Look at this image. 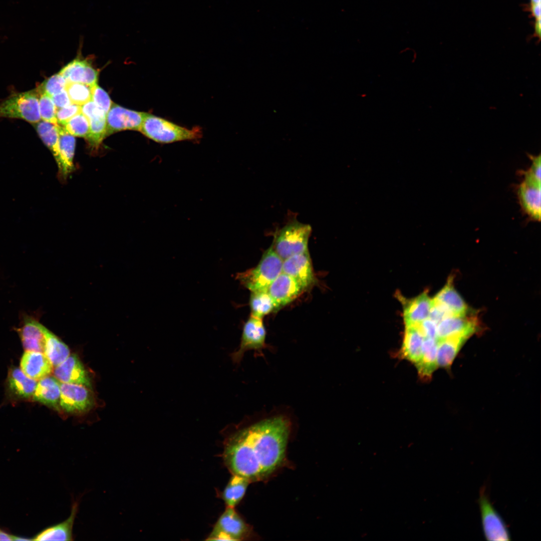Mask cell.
I'll return each mask as SVG.
<instances>
[{
	"label": "cell",
	"mask_w": 541,
	"mask_h": 541,
	"mask_svg": "<svg viewBox=\"0 0 541 541\" xmlns=\"http://www.w3.org/2000/svg\"><path fill=\"white\" fill-rule=\"evenodd\" d=\"M478 504L484 535L489 541H508L510 534L504 520L492 504L486 485L480 489Z\"/></svg>",
	"instance_id": "obj_6"
},
{
	"label": "cell",
	"mask_w": 541,
	"mask_h": 541,
	"mask_svg": "<svg viewBox=\"0 0 541 541\" xmlns=\"http://www.w3.org/2000/svg\"><path fill=\"white\" fill-rule=\"evenodd\" d=\"M252 530L235 510L226 507L215 523L206 540H242L251 537Z\"/></svg>",
	"instance_id": "obj_7"
},
{
	"label": "cell",
	"mask_w": 541,
	"mask_h": 541,
	"mask_svg": "<svg viewBox=\"0 0 541 541\" xmlns=\"http://www.w3.org/2000/svg\"><path fill=\"white\" fill-rule=\"evenodd\" d=\"M38 92L41 119L43 121L58 125L56 118L57 108L51 96L46 93Z\"/></svg>",
	"instance_id": "obj_35"
},
{
	"label": "cell",
	"mask_w": 541,
	"mask_h": 541,
	"mask_svg": "<svg viewBox=\"0 0 541 541\" xmlns=\"http://www.w3.org/2000/svg\"><path fill=\"white\" fill-rule=\"evenodd\" d=\"M91 100L107 115L113 103L108 93L96 83L91 87Z\"/></svg>",
	"instance_id": "obj_37"
},
{
	"label": "cell",
	"mask_w": 541,
	"mask_h": 541,
	"mask_svg": "<svg viewBox=\"0 0 541 541\" xmlns=\"http://www.w3.org/2000/svg\"><path fill=\"white\" fill-rule=\"evenodd\" d=\"M21 368L27 376L39 380L49 375L53 367L44 353L26 351L21 359Z\"/></svg>",
	"instance_id": "obj_22"
},
{
	"label": "cell",
	"mask_w": 541,
	"mask_h": 541,
	"mask_svg": "<svg viewBox=\"0 0 541 541\" xmlns=\"http://www.w3.org/2000/svg\"><path fill=\"white\" fill-rule=\"evenodd\" d=\"M140 131L148 138L161 144L199 140L202 134L198 127L188 129L149 113L144 118Z\"/></svg>",
	"instance_id": "obj_2"
},
{
	"label": "cell",
	"mask_w": 541,
	"mask_h": 541,
	"mask_svg": "<svg viewBox=\"0 0 541 541\" xmlns=\"http://www.w3.org/2000/svg\"><path fill=\"white\" fill-rule=\"evenodd\" d=\"M65 90L72 104L82 106L92 99L91 87L84 84L67 82Z\"/></svg>",
	"instance_id": "obj_33"
},
{
	"label": "cell",
	"mask_w": 541,
	"mask_h": 541,
	"mask_svg": "<svg viewBox=\"0 0 541 541\" xmlns=\"http://www.w3.org/2000/svg\"><path fill=\"white\" fill-rule=\"evenodd\" d=\"M81 112V106L74 104L57 109L56 118L58 124L63 126L69 119Z\"/></svg>",
	"instance_id": "obj_38"
},
{
	"label": "cell",
	"mask_w": 541,
	"mask_h": 541,
	"mask_svg": "<svg viewBox=\"0 0 541 541\" xmlns=\"http://www.w3.org/2000/svg\"><path fill=\"white\" fill-rule=\"evenodd\" d=\"M53 374L61 383L81 384L91 388L88 373L75 354H70L64 361L56 366Z\"/></svg>",
	"instance_id": "obj_16"
},
{
	"label": "cell",
	"mask_w": 541,
	"mask_h": 541,
	"mask_svg": "<svg viewBox=\"0 0 541 541\" xmlns=\"http://www.w3.org/2000/svg\"><path fill=\"white\" fill-rule=\"evenodd\" d=\"M40 137L53 154L56 162L59 155L58 142L60 125L40 120L34 124Z\"/></svg>",
	"instance_id": "obj_31"
},
{
	"label": "cell",
	"mask_w": 541,
	"mask_h": 541,
	"mask_svg": "<svg viewBox=\"0 0 541 541\" xmlns=\"http://www.w3.org/2000/svg\"><path fill=\"white\" fill-rule=\"evenodd\" d=\"M48 331L32 318H26L24 325L19 331L26 351L44 353Z\"/></svg>",
	"instance_id": "obj_20"
},
{
	"label": "cell",
	"mask_w": 541,
	"mask_h": 541,
	"mask_svg": "<svg viewBox=\"0 0 541 541\" xmlns=\"http://www.w3.org/2000/svg\"><path fill=\"white\" fill-rule=\"evenodd\" d=\"M14 536L0 528V540H14Z\"/></svg>",
	"instance_id": "obj_44"
},
{
	"label": "cell",
	"mask_w": 541,
	"mask_h": 541,
	"mask_svg": "<svg viewBox=\"0 0 541 541\" xmlns=\"http://www.w3.org/2000/svg\"><path fill=\"white\" fill-rule=\"evenodd\" d=\"M68 347L52 332L48 331L44 354L53 367L64 361L70 355Z\"/></svg>",
	"instance_id": "obj_30"
},
{
	"label": "cell",
	"mask_w": 541,
	"mask_h": 541,
	"mask_svg": "<svg viewBox=\"0 0 541 541\" xmlns=\"http://www.w3.org/2000/svg\"><path fill=\"white\" fill-rule=\"evenodd\" d=\"M8 383L10 389L17 396L29 398L33 396L38 382L27 376L21 369L15 368L9 374Z\"/></svg>",
	"instance_id": "obj_28"
},
{
	"label": "cell",
	"mask_w": 541,
	"mask_h": 541,
	"mask_svg": "<svg viewBox=\"0 0 541 541\" xmlns=\"http://www.w3.org/2000/svg\"><path fill=\"white\" fill-rule=\"evenodd\" d=\"M57 108L60 109L72 104L65 89L62 92L51 96Z\"/></svg>",
	"instance_id": "obj_41"
},
{
	"label": "cell",
	"mask_w": 541,
	"mask_h": 541,
	"mask_svg": "<svg viewBox=\"0 0 541 541\" xmlns=\"http://www.w3.org/2000/svg\"><path fill=\"white\" fill-rule=\"evenodd\" d=\"M528 157L532 163L530 167L526 171L520 170L519 173L524 177L530 178L540 182V155L534 156L528 154Z\"/></svg>",
	"instance_id": "obj_39"
},
{
	"label": "cell",
	"mask_w": 541,
	"mask_h": 541,
	"mask_svg": "<svg viewBox=\"0 0 541 541\" xmlns=\"http://www.w3.org/2000/svg\"><path fill=\"white\" fill-rule=\"evenodd\" d=\"M81 112L89 122L90 132L86 139L92 150L97 149L106 137V114L91 100L81 106Z\"/></svg>",
	"instance_id": "obj_15"
},
{
	"label": "cell",
	"mask_w": 541,
	"mask_h": 541,
	"mask_svg": "<svg viewBox=\"0 0 541 541\" xmlns=\"http://www.w3.org/2000/svg\"><path fill=\"white\" fill-rule=\"evenodd\" d=\"M60 396V382L55 377L48 375L39 380L33 397L37 401L59 410Z\"/></svg>",
	"instance_id": "obj_24"
},
{
	"label": "cell",
	"mask_w": 541,
	"mask_h": 541,
	"mask_svg": "<svg viewBox=\"0 0 541 541\" xmlns=\"http://www.w3.org/2000/svg\"><path fill=\"white\" fill-rule=\"evenodd\" d=\"M437 340L424 338L420 360L415 364L421 378L429 379L437 368Z\"/></svg>",
	"instance_id": "obj_27"
},
{
	"label": "cell",
	"mask_w": 541,
	"mask_h": 541,
	"mask_svg": "<svg viewBox=\"0 0 541 541\" xmlns=\"http://www.w3.org/2000/svg\"><path fill=\"white\" fill-rule=\"evenodd\" d=\"M403 305V318L405 326L417 325L428 318L433 305V299L427 292L408 300H401Z\"/></svg>",
	"instance_id": "obj_21"
},
{
	"label": "cell",
	"mask_w": 541,
	"mask_h": 541,
	"mask_svg": "<svg viewBox=\"0 0 541 541\" xmlns=\"http://www.w3.org/2000/svg\"><path fill=\"white\" fill-rule=\"evenodd\" d=\"M266 331L262 319L250 316L244 325L241 342L237 351L232 354V359L239 362L244 353L253 350L256 356H263L262 350L267 347L265 343Z\"/></svg>",
	"instance_id": "obj_8"
},
{
	"label": "cell",
	"mask_w": 541,
	"mask_h": 541,
	"mask_svg": "<svg viewBox=\"0 0 541 541\" xmlns=\"http://www.w3.org/2000/svg\"><path fill=\"white\" fill-rule=\"evenodd\" d=\"M147 114L113 103L106 115V136L125 130L140 131Z\"/></svg>",
	"instance_id": "obj_10"
},
{
	"label": "cell",
	"mask_w": 541,
	"mask_h": 541,
	"mask_svg": "<svg viewBox=\"0 0 541 541\" xmlns=\"http://www.w3.org/2000/svg\"><path fill=\"white\" fill-rule=\"evenodd\" d=\"M60 407L65 412L80 414L92 408L94 400L87 387L60 382Z\"/></svg>",
	"instance_id": "obj_9"
},
{
	"label": "cell",
	"mask_w": 541,
	"mask_h": 541,
	"mask_svg": "<svg viewBox=\"0 0 541 541\" xmlns=\"http://www.w3.org/2000/svg\"><path fill=\"white\" fill-rule=\"evenodd\" d=\"M63 127L67 132L74 137H82L85 139L90 132L89 120L82 112L72 117Z\"/></svg>",
	"instance_id": "obj_34"
},
{
	"label": "cell",
	"mask_w": 541,
	"mask_h": 541,
	"mask_svg": "<svg viewBox=\"0 0 541 541\" xmlns=\"http://www.w3.org/2000/svg\"><path fill=\"white\" fill-rule=\"evenodd\" d=\"M79 499L73 501L71 513L66 520L59 523L45 528L32 538L33 540H74L73 533L75 519L79 510Z\"/></svg>",
	"instance_id": "obj_18"
},
{
	"label": "cell",
	"mask_w": 541,
	"mask_h": 541,
	"mask_svg": "<svg viewBox=\"0 0 541 541\" xmlns=\"http://www.w3.org/2000/svg\"><path fill=\"white\" fill-rule=\"evenodd\" d=\"M530 4H537L540 3V0H530Z\"/></svg>",
	"instance_id": "obj_45"
},
{
	"label": "cell",
	"mask_w": 541,
	"mask_h": 541,
	"mask_svg": "<svg viewBox=\"0 0 541 541\" xmlns=\"http://www.w3.org/2000/svg\"><path fill=\"white\" fill-rule=\"evenodd\" d=\"M0 117L17 118L35 124L41 120L37 89L15 94L0 104Z\"/></svg>",
	"instance_id": "obj_5"
},
{
	"label": "cell",
	"mask_w": 541,
	"mask_h": 541,
	"mask_svg": "<svg viewBox=\"0 0 541 541\" xmlns=\"http://www.w3.org/2000/svg\"><path fill=\"white\" fill-rule=\"evenodd\" d=\"M283 261L272 245L255 267L239 274L237 278L251 292L267 291L269 285L282 273Z\"/></svg>",
	"instance_id": "obj_3"
},
{
	"label": "cell",
	"mask_w": 541,
	"mask_h": 541,
	"mask_svg": "<svg viewBox=\"0 0 541 541\" xmlns=\"http://www.w3.org/2000/svg\"><path fill=\"white\" fill-rule=\"evenodd\" d=\"M250 482L246 478L232 474L221 497L227 507H235L242 500Z\"/></svg>",
	"instance_id": "obj_29"
},
{
	"label": "cell",
	"mask_w": 541,
	"mask_h": 541,
	"mask_svg": "<svg viewBox=\"0 0 541 541\" xmlns=\"http://www.w3.org/2000/svg\"><path fill=\"white\" fill-rule=\"evenodd\" d=\"M67 83L66 79L58 73L44 81L37 90L52 96L64 91Z\"/></svg>",
	"instance_id": "obj_36"
},
{
	"label": "cell",
	"mask_w": 541,
	"mask_h": 541,
	"mask_svg": "<svg viewBox=\"0 0 541 541\" xmlns=\"http://www.w3.org/2000/svg\"><path fill=\"white\" fill-rule=\"evenodd\" d=\"M479 323L475 317L451 316L437 324V340L462 335L469 338L478 330Z\"/></svg>",
	"instance_id": "obj_14"
},
{
	"label": "cell",
	"mask_w": 541,
	"mask_h": 541,
	"mask_svg": "<svg viewBox=\"0 0 541 541\" xmlns=\"http://www.w3.org/2000/svg\"><path fill=\"white\" fill-rule=\"evenodd\" d=\"M424 337L417 325L405 326L401 356L415 365L420 360Z\"/></svg>",
	"instance_id": "obj_25"
},
{
	"label": "cell",
	"mask_w": 541,
	"mask_h": 541,
	"mask_svg": "<svg viewBox=\"0 0 541 541\" xmlns=\"http://www.w3.org/2000/svg\"><path fill=\"white\" fill-rule=\"evenodd\" d=\"M303 290L294 279L282 273L269 285L267 292L274 302L275 311H277L295 300Z\"/></svg>",
	"instance_id": "obj_13"
},
{
	"label": "cell",
	"mask_w": 541,
	"mask_h": 541,
	"mask_svg": "<svg viewBox=\"0 0 541 541\" xmlns=\"http://www.w3.org/2000/svg\"><path fill=\"white\" fill-rule=\"evenodd\" d=\"M75 147V137L67 132L64 127L60 125L58 142L59 155L56 163L59 177L62 180H66L75 169L74 158Z\"/></svg>",
	"instance_id": "obj_17"
},
{
	"label": "cell",
	"mask_w": 541,
	"mask_h": 541,
	"mask_svg": "<svg viewBox=\"0 0 541 541\" xmlns=\"http://www.w3.org/2000/svg\"><path fill=\"white\" fill-rule=\"evenodd\" d=\"M540 21H541L540 18L538 19H535V22L534 23V25H533V26H534V35H535L536 37H538L539 38V41L540 40V29H541V22Z\"/></svg>",
	"instance_id": "obj_43"
},
{
	"label": "cell",
	"mask_w": 541,
	"mask_h": 541,
	"mask_svg": "<svg viewBox=\"0 0 541 541\" xmlns=\"http://www.w3.org/2000/svg\"><path fill=\"white\" fill-rule=\"evenodd\" d=\"M294 279L304 290L315 282L309 250L292 255L283 261L282 272Z\"/></svg>",
	"instance_id": "obj_11"
},
{
	"label": "cell",
	"mask_w": 541,
	"mask_h": 541,
	"mask_svg": "<svg viewBox=\"0 0 541 541\" xmlns=\"http://www.w3.org/2000/svg\"><path fill=\"white\" fill-rule=\"evenodd\" d=\"M452 277L449 278L444 287L436 294L433 301L445 307L453 316H464L468 307L453 285Z\"/></svg>",
	"instance_id": "obj_23"
},
{
	"label": "cell",
	"mask_w": 541,
	"mask_h": 541,
	"mask_svg": "<svg viewBox=\"0 0 541 541\" xmlns=\"http://www.w3.org/2000/svg\"><path fill=\"white\" fill-rule=\"evenodd\" d=\"M417 325L424 338L437 339V324L436 323L427 318Z\"/></svg>",
	"instance_id": "obj_40"
},
{
	"label": "cell",
	"mask_w": 541,
	"mask_h": 541,
	"mask_svg": "<svg viewBox=\"0 0 541 541\" xmlns=\"http://www.w3.org/2000/svg\"><path fill=\"white\" fill-rule=\"evenodd\" d=\"M540 182L524 177L517 188V195L522 211L531 219L540 221L541 213Z\"/></svg>",
	"instance_id": "obj_12"
},
{
	"label": "cell",
	"mask_w": 541,
	"mask_h": 541,
	"mask_svg": "<svg viewBox=\"0 0 541 541\" xmlns=\"http://www.w3.org/2000/svg\"><path fill=\"white\" fill-rule=\"evenodd\" d=\"M67 82H76L90 87L97 83L98 72L87 60L75 59L59 72Z\"/></svg>",
	"instance_id": "obj_19"
},
{
	"label": "cell",
	"mask_w": 541,
	"mask_h": 541,
	"mask_svg": "<svg viewBox=\"0 0 541 541\" xmlns=\"http://www.w3.org/2000/svg\"><path fill=\"white\" fill-rule=\"evenodd\" d=\"M291 428L290 420L279 415L239 430L225 442V464L232 474L250 482L267 479L285 461Z\"/></svg>",
	"instance_id": "obj_1"
},
{
	"label": "cell",
	"mask_w": 541,
	"mask_h": 541,
	"mask_svg": "<svg viewBox=\"0 0 541 541\" xmlns=\"http://www.w3.org/2000/svg\"><path fill=\"white\" fill-rule=\"evenodd\" d=\"M312 231L309 224L298 221L284 226L276 234L273 247L283 259L308 250V241Z\"/></svg>",
	"instance_id": "obj_4"
},
{
	"label": "cell",
	"mask_w": 541,
	"mask_h": 541,
	"mask_svg": "<svg viewBox=\"0 0 541 541\" xmlns=\"http://www.w3.org/2000/svg\"><path fill=\"white\" fill-rule=\"evenodd\" d=\"M540 3L537 4H530L529 10L531 16L535 19L540 18Z\"/></svg>",
	"instance_id": "obj_42"
},
{
	"label": "cell",
	"mask_w": 541,
	"mask_h": 541,
	"mask_svg": "<svg viewBox=\"0 0 541 541\" xmlns=\"http://www.w3.org/2000/svg\"><path fill=\"white\" fill-rule=\"evenodd\" d=\"M249 305L251 316L260 319L275 311L274 302L267 291L251 292Z\"/></svg>",
	"instance_id": "obj_32"
},
{
	"label": "cell",
	"mask_w": 541,
	"mask_h": 541,
	"mask_svg": "<svg viewBox=\"0 0 541 541\" xmlns=\"http://www.w3.org/2000/svg\"><path fill=\"white\" fill-rule=\"evenodd\" d=\"M468 338L462 335H456L437 340V366L448 368Z\"/></svg>",
	"instance_id": "obj_26"
}]
</instances>
